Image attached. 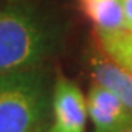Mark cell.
Wrapping results in <instances>:
<instances>
[{"label": "cell", "mask_w": 132, "mask_h": 132, "mask_svg": "<svg viewBox=\"0 0 132 132\" xmlns=\"http://www.w3.org/2000/svg\"><path fill=\"white\" fill-rule=\"evenodd\" d=\"M123 6V13L126 19V27L128 29L132 31V0H120Z\"/></svg>", "instance_id": "ba28073f"}, {"label": "cell", "mask_w": 132, "mask_h": 132, "mask_svg": "<svg viewBox=\"0 0 132 132\" xmlns=\"http://www.w3.org/2000/svg\"><path fill=\"white\" fill-rule=\"evenodd\" d=\"M98 48L118 65L132 73V31H98L95 29Z\"/></svg>", "instance_id": "52a82bcc"}, {"label": "cell", "mask_w": 132, "mask_h": 132, "mask_svg": "<svg viewBox=\"0 0 132 132\" xmlns=\"http://www.w3.org/2000/svg\"><path fill=\"white\" fill-rule=\"evenodd\" d=\"M93 82L101 85L122 100L132 112V73L118 65L101 50L91 53L88 59Z\"/></svg>", "instance_id": "5b68a950"}, {"label": "cell", "mask_w": 132, "mask_h": 132, "mask_svg": "<svg viewBox=\"0 0 132 132\" xmlns=\"http://www.w3.org/2000/svg\"><path fill=\"white\" fill-rule=\"evenodd\" d=\"M87 110L94 132H110L132 120V112L118 95L93 82L87 94Z\"/></svg>", "instance_id": "277c9868"}, {"label": "cell", "mask_w": 132, "mask_h": 132, "mask_svg": "<svg viewBox=\"0 0 132 132\" xmlns=\"http://www.w3.org/2000/svg\"><path fill=\"white\" fill-rule=\"evenodd\" d=\"M50 132H85L87 98L73 81L59 76L52 93Z\"/></svg>", "instance_id": "3957f363"}, {"label": "cell", "mask_w": 132, "mask_h": 132, "mask_svg": "<svg viewBox=\"0 0 132 132\" xmlns=\"http://www.w3.org/2000/svg\"><path fill=\"white\" fill-rule=\"evenodd\" d=\"M110 132H132V120H129L123 126L118 128V129H113V131H110Z\"/></svg>", "instance_id": "9c48e42d"}, {"label": "cell", "mask_w": 132, "mask_h": 132, "mask_svg": "<svg viewBox=\"0 0 132 132\" xmlns=\"http://www.w3.org/2000/svg\"><path fill=\"white\" fill-rule=\"evenodd\" d=\"M50 106L40 68L0 75V132H37L46 126Z\"/></svg>", "instance_id": "7a4b0ae2"}, {"label": "cell", "mask_w": 132, "mask_h": 132, "mask_svg": "<svg viewBox=\"0 0 132 132\" xmlns=\"http://www.w3.org/2000/svg\"><path fill=\"white\" fill-rule=\"evenodd\" d=\"M82 13L98 31L128 29L120 0H78Z\"/></svg>", "instance_id": "8992f818"}, {"label": "cell", "mask_w": 132, "mask_h": 132, "mask_svg": "<svg viewBox=\"0 0 132 132\" xmlns=\"http://www.w3.org/2000/svg\"><path fill=\"white\" fill-rule=\"evenodd\" d=\"M56 41L54 27L32 6L12 0L0 7V75L38 68Z\"/></svg>", "instance_id": "6da1fadb"}, {"label": "cell", "mask_w": 132, "mask_h": 132, "mask_svg": "<svg viewBox=\"0 0 132 132\" xmlns=\"http://www.w3.org/2000/svg\"><path fill=\"white\" fill-rule=\"evenodd\" d=\"M37 132H50V129H48V126L46 125V126H43V128H40Z\"/></svg>", "instance_id": "30bf717a"}]
</instances>
